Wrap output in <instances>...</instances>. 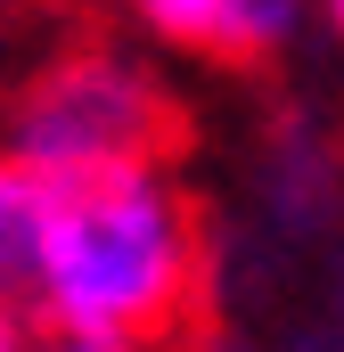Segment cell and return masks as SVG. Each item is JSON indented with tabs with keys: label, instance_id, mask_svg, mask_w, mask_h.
Returning a JSON list of instances; mask_svg holds the SVG:
<instances>
[{
	"label": "cell",
	"instance_id": "obj_1",
	"mask_svg": "<svg viewBox=\"0 0 344 352\" xmlns=\"http://www.w3.org/2000/svg\"><path fill=\"white\" fill-rule=\"evenodd\" d=\"M41 221H50V278L83 328L148 352L197 303L205 238H197L189 197L164 180V164L41 180Z\"/></svg>",
	"mask_w": 344,
	"mask_h": 352
},
{
	"label": "cell",
	"instance_id": "obj_2",
	"mask_svg": "<svg viewBox=\"0 0 344 352\" xmlns=\"http://www.w3.org/2000/svg\"><path fill=\"white\" fill-rule=\"evenodd\" d=\"M172 140H180V107L164 74L131 50H74L41 66L0 115V156L41 180L140 173V164H164Z\"/></svg>",
	"mask_w": 344,
	"mask_h": 352
},
{
	"label": "cell",
	"instance_id": "obj_3",
	"mask_svg": "<svg viewBox=\"0 0 344 352\" xmlns=\"http://www.w3.org/2000/svg\"><path fill=\"white\" fill-rule=\"evenodd\" d=\"M0 352H131L66 311V295L50 278L41 180L8 156H0Z\"/></svg>",
	"mask_w": 344,
	"mask_h": 352
},
{
	"label": "cell",
	"instance_id": "obj_4",
	"mask_svg": "<svg viewBox=\"0 0 344 352\" xmlns=\"http://www.w3.org/2000/svg\"><path fill=\"white\" fill-rule=\"evenodd\" d=\"M262 205H270L279 238H320V230H336V213H344V173H336V156H328V140H320L312 123H287V131L270 140Z\"/></svg>",
	"mask_w": 344,
	"mask_h": 352
},
{
	"label": "cell",
	"instance_id": "obj_5",
	"mask_svg": "<svg viewBox=\"0 0 344 352\" xmlns=\"http://www.w3.org/2000/svg\"><path fill=\"white\" fill-rule=\"evenodd\" d=\"M295 33H303V0H230L213 58H279Z\"/></svg>",
	"mask_w": 344,
	"mask_h": 352
},
{
	"label": "cell",
	"instance_id": "obj_6",
	"mask_svg": "<svg viewBox=\"0 0 344 352\" xmlns=\"http://www.w3.org/2000/svg\"><path fill=\"white\" fill-rule=\"evenodd\" d=\"M131 8L172 50H222V25H230V0H131Z\"/></svg>",
	"mask_w": 344,
	"mask_h": 352
},
{
	"label": "cell",
	"instance_id": "obj_7",
	"mask_svg": "<svg viewBox=\"0 0 344 352\" xmlns=\"http://www.w3.org/2000/svg\"><path fill=\"white\" fill-rule=\"evenodd\" d=\"M312 8L328 16V33H336V41H344V0H312Z\"/></svg>",
	"mask_w": 344,
	"mask_h": 352
}]
</instances>
